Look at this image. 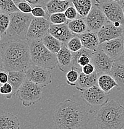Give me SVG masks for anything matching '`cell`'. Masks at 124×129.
<instances>
[{
	"label": "cell",
	"mask_w": 124,
	"mask_h": 129,
	"mask_svg": "<svg viewBox=\"0 0 124 129\" xmlns=\"http://www.w3.org/2000/svg\"><path fill=\"white\" fill-rule=\"evenodd\" d=\"M13 88L11 84L8 82L2 84L0 87V93L2 96H5L7 99H11L13 97Z\"/></svg>",
	"instance_id": "d6a6232c"
},
{
	"label": "cell",
	"mask_w": 124,
	"mask_h": 129,
	"mask_svg": "<svg viewBox=\"0 0 124 129\" xmlns=\"http://www.w3.org/2000/svg\"><path fill=\"white\" fill-rule=\"evenodd\" d=\"M31 14L35 17H46L48 19V14L46 12V8L43 6H35L33 7Z\"/></svg>",
	"instance_id": "e575fe53"
},
{
	"label": "cell",
	"mask_w": 124,
	"mask_h": 129,
	"mask_svg": "<svg viewBox=\"0 0 124 129\" xmlns=\"http://www.w3.org/2000/svg\"><path fill=\"white\" fill-rule=\"evenodd\" d=\"M94 52V51L83 47L78 52H72L73 59L72 68H74L82 72V67L91 62L92 56Z\"/></svg>",
	"instance_id": "9a60e30c"
},
{
	"label": "cell",
	"mask_w": 124,
	"mask_h": 129,
	"mask_svg": "<svg viewBox=\"0 0 124 129\" xmlns=\"http://www.w3.org/2000/svg\"><path fill=\"white\" fill-rule=\"evenodd\" d=\"M67 47L72 52H77L83 47L79 36L74 35L66 44Z\"/></svg>",
	"instance_id": "f546056e"
},
{
	"label": "cell",
	"mask_w": 124,
	"mask_h": 129,
	"mask_svg": "<svg viewBox=\"0 0 124 129\" xmlns=\"http://www.w3.org/2000/svg\"><path fill=\"white\" fill-rule=\"evenodd\" d=\"M64 14L69 21H72V20L75 19L79 15L78 11L76 9V8L74 7V6H69L64 11Z\"/></svg>",
	"instance_id": "d590c367"
},
{
	"label": "cell",
	"mask_w": 124,
	"mask_h": 129,
	"mask_svg": "<svg viewBox=\"0 0 124 129\" xmlns=\"http://www.w3.org/2000/svg\"><path fill=\"white\" fill-rule=\"evenodd\" d=\"M70 0H50L46 3V12L48 14L56 13H64L67 8L70 6Z\"/></svg>",
	"instance_id": "7402d4cb"
},
{
	"label": "cell",
	"mask_w": 124,
	"mask_h": 129,
	"mask_svg": "<svg viewBox=\"0 0 124 129\" xmlns=\"http://www.w3.org/2000/svg\"><path fill=\"white\" fill-rule=\"evenodd\" d=\"M123 29L124 28L122 27L116 26L114 23L107 21L104 25L97 32L100 44L121 37Z\"/></svg>",
	"instance_id": "4fadbf2b"
},
{
	"label": "cell",
	"mask_w": 124,
	"mask_h": 129,
	"mask_svg": "<svg viewBox=\"0 0 124 129\" xmlns=\"http://www.w3.org/2000/svg\"><path fill=\"white\" fill-rule=\"evenodd\" d=\"M9 80V75L8 72L1 71L0 73V83L1 84H5L8 83Z\"/></svg>",
	"instance_id": "f35d334b"
},
{
	"label": "cell",
	"mask_w": 124,
	"mask_h": 129,
	"mask_svg": "<svg viewBox=\"0 0 124 129\" xmlns=\"http://www.w3.org/2000/svg\"><path fill=\"white\" fill-rule=\"evenodd\" d=\"M44 1H45V2L46 3H47V2H48V1H50V0H44Z\"/></svg>",
	"instance_id": "bcb514c9"
},
{
	"label": "cell",
	"mask_w": 124,
	"mask_h": 129,
	"mask_svg": "<svg viewBox=\"0 0 124 129\" xmlns=\"http://www.w3.org/2000/svg\"><path fill=\"white\" fill-rule=\"evenodd\" d=\"M1 70L26 71L33 64L29 40H7L1 45Z\"/></svg>",
	"instance_id": "6da1fadb"
},
{
	"label": "cell",
	"mask_w": 124,
	"mask_h": 129,
	"mask_svg": "<svg viewBox=\"0 0 124 129\" xmlns=\"http://www.w3.org/2000/svg\"><path fill=\"white\" fill-rule=\"evenodd\" d=\"M0 10L1 13L8 14L20 11L14 0H0Z\"/></svg>",
	"instance_id": "83f0119b"
},
{
	"label": "cell",
	"mask_w": 124,
	"mask_h": 129,
	"mask_svg": "<svg viewBox=\"0 0 124 129\" xmlns=\"http://www.w3.org/2000/svg\"><path fill=\"white\" fill-rule=\"evenodd\" d=\"M115 60L110 57L101 47L94 51L92 56L91 62L98 75L109 73L111 70Z\"/></svg>",
	"instance_id": "8fae6325"
},
{
	"label": "cell",
	"mask_w": 124,
	"mask_h": 129,
	"mask_svg": "<svg viewBox=\"0 0 124 129\" xmlns=\"http://www.w3.org/2000/svg\"><path fill=\"white\" fill-rule=\"evenodd\" d=\"M80 72L77 70L74 69V68H71L69 70L66 74V79L67 83L69 86H75L76 83L78 81V78H79L80 73Z\"/></svg>",
	"instance_id": "1f68e13d"
},
{
	"label": "cell",
	"mask_w": 124,
	"mask_h": 129,
	"mask_svg": "<svg viewBox=\"0 0 124 129\" xmlns=\"http://www.w3.org/2000/svg\"><path fill=\"white\" fill-rule=\"evenodd\" d=\"M11 21L10 14L1 13L0 14V31H1V37H5Z\"/></svg>",
	"instance_id": "f1b7e54d"
},
{
	"label": "cell",
	"mask_w": 124,
	"mask_h": 129,
	"mask_svg": "<svg viewBox=\"0 0 124 129\" xmlns=\"http://www.w3.org/2000/svg\"><path fill=\"white\" fill-rule=\"evenodd\" d=\"M120 5H122H122H124V0H122V1H121L120 3Z\"/></svg>",
	"instance_id": "ee69618b"
},
{
	"label": "cell",
	"mask_w": 124,
	"mask_h": 129,
	"mask_svg": "<svg viewBox=\"0 0 124 129\" xmlns=\"http://www.w3.org/2000/svg\"><path fill=\"white\" fill-rule=\"evenodd\" d=\"M69 29L74 35L82 34L88 30V26L85 18L77 17L75 19L70 21L67 24Z\"/></svg>",
	"instance_id": "4316f807"
},
{
	"label": "cell",
	"mask_w": 124,
	"mask_h": 129,
	"mask_svg": "<svg viewBox=\"0 0 124 129\" xmlns=\"http://www.w3.org/2000/svg\"><path fill=\"white\" fill-rule=\"evenodd\" d=\"M122 8H123V14H124V5H122Z\"/></svg>",
	"instance_id": "7dc6e473"
},
{
	"label": "cell",
	"mask_w": 124,
	"mask_h": 129,
	"mask_svg": "<svg viewBox=\"0 0 124 129\" xmlns=\"http://www.w3.org/2000/svg\"><path fill=\"white\" fill-rule=\"evenodd\" d=\"M51 24L46 17H33L27 34V40L41 39L48 32Z\"/></svg>",
	"instance_id": "9c48e42d"
},
{
	"label": "cell",
	"mask_w": 124,
	"mask_h": 129,
	"mask_svg": "<svg viewBox=\"0 0 124 129\" xmlns=\"http://www.w3.org/2000/svg\"><path fill=\"white\" fill-rule=\"evenodd\" d=\"M10 24L5 37L8 40H27V34L33 16L32 14L17 11L10 14Z\"/></svg>",
	"instance_id": "5b68a950"
},
{
	"label": "cell",
	"mask_w": 124,
	"mask_h": 129,
	"mask_svg": "<svg viewBox=\"0 0 124 129\" xmlns=\"http://www.w3.org/2000/svg\"><path fill=\"white\" fill-rule=\"evenodd\" d=\"M81 97L91 106L101 107L109 101L108 93L104 91L98 84L82 91Z\"/></svg>",
	"instance_id": "ba28073f"
},
{
	"label": "cell",
	"mask_w": 124,
	"mask_h": 129,
	"mask_svg": "<svg viewBox=\"0 0 124 129\" xmlns=\"http://www.w3.org/2000/svg\"><path fill=\"white\" fill-rule=\"evenodd\" d=\"M98 85L106 92L109 94L110 91L114 88H117L118 86L114 78L109 73L100 75L98 77Z\"/></svg>",
	"instance_id": "603a6c76"
},
{
	"label": "cell",
	"mask_w": 124,
	"mask_h": 129,
	"mask_svg": "<svg viewBox=\"0 0 124 129\" xmlns=\"http://www.w3.org/2000/svg\"><path fill=\"white\" fill-rule=\"evenodd\" d=\"M16 4L20 11L24 13H27V14H30L32 13L33 9L32 6L25 0L17 1L16 3Z\"/></svg>",
	"instance_id": "836d02e7"
},
{
	"label": "cell",
	"mask_w": 124,
	"mask_h": 129,
	"mask_svg": "<svg viewBox=\"0 0 124 129\" xmlns=\"http://www.w3.org/2000/svg\"><path fill=\"white\" fill-rule=\"evenodd\" d=\"M101 8L107 20L117 27L124 28V14L122 5L112 0H104L96 3Z\"/></svg>",
	"instance_id": "52a82bcc"
},
{
	"label": "cell",
	"mask_w": 124,
	"mask_h": 129,
	"mask_svg": "<svg viewBox=\"0 0 124 129\" xmlns=\"http://www.w3.org/2000/svg\"><path fill=\"white\" fill-rule=\"evenodd\" d=\"M33 64L50 70H54L58 64L56 53L46 47L41 39L29 40Z\"/></svg>",
	"instance_id": "277c9868"
},
{
	"label": "cell",
	"mask_w": 124,
	"mask_h": 129,
	"mask_svg": "<svg viewBox=\"0 0 124 129\" xmlns=\"http://www.w3.org/2000/svg\"><path fill=\"white\" fill-rule=\"evenodd\" d=\"M78 36L82 41L83 47L90 50L96 51L101 45L97 32L88 30Z\"/></svg>",
	"instance_id": "ac0fdd59"
},
{
	"label": "cell",
	"mask_w": 124,
	"mask_h": 129,
	"mask_svg": "<svg viewBox=\"0 0 124 129\" xmlns=\"http://www.w3.org/2000/svg\"><path fill=\"white\" fill-rule=\"evenodd\" d=\"M8 82L13 88V96H14L26 80V73L25 71H10L8 72Z\"/></svg>",
	"instance_id": "44dd1931"
},
{
	"label": "cell",
	"mask_w": 124,
	"mask_h": 129,
	"mask_svg": "<svg viewBox=\"0 0 124 129\" xmlns=\"http://www.w3.org/2000/svg\"><path fill=\"white\" fill-rule=\"evenodd\" d=\"M122 39H123V44H124V29H123V34H122Z\"/></svg>",
	"instance_id": "7bdbcfd3"
},
{
	"label": "cell",
	"mask_w": 124,
	"mask_h": 129,
	"mask_svg": "<svg viewBox=\"0 0 124 129\" xmlns=\"http://www.w3.org/2000/svg\"><path fill=\"white\" fill-rule=\"evenodd\" d=\"M58 67L62 72H67L72 68L73 53L69 49L66 44H64L56 54Z\"/></svg>",
	"instance_id": "e0dca14e"
},
{
	"label": "cell",
	"mask_w": 124,
	"mask_h": 129,
	"mask_svg": "<svg viewBox=\"0 0 124 129\" xmlns=\"http://www.w3.org/2000/svg\"><path fill=\"white\" fill-rule=\"evenodd\" d=\"M88 26V30L98 32L107 22V19L101 8L95 4L85 18Z\"/></svg>",
	"instance_id": "7c38bea8"
},
{
	"label": "cell",
	"mask_w": 124,
	"mask_h": 129,
	"mask_svg": "<svg viewBox=\"0 0 124 129\" xmlns=\"http://www.w3.org/2000/svg\"><path fill=\"white\" fill-rule=\"evenodd\" d=\"M43 88V86L33 83L26 78L17 91L16 96L18 97L23 106L29 107L41 100Z\"/></svg>",
	"instance_id": "8992f818"
},
{
	"label": "cell",
	"mask_w": 124,
	"mask_h": 129,
	"mask_svg": "<svg viewBox=\"0 0 124 129\" xmlns=\"http://www.w3.org/2000/svg\"><path fill=\"white\" fill-rule=\"evenodd\" d=\"M112 1H115V2H118V3H120L121 1H122V0H112Z\"/></svg>",
	"instance_id": "b9f144b4"
},
{
	"label": "cell",
	"mask_w": 124,
	"mask_h": 129,
	"mask_svg": "<svg viewBox=\"0 0 124 129\" xmlns=\"http://www.w3.org/2000/svg\"><path fill=\"white\" fill-rule=\"evenodd\" d=\"M14 1H15V3L17 2V1H22V0H14Z\"/></svg>",
	"instance_id": "f6af8a7d"
},
{
	"label": "cell",
	"mask_w": 124,
	"mask_h": 129,
	"mask_svg": "<svg viewBox=\"0 0 124 129\" xmlns=\"http://www.w3.org/2000/svg\"><path fill=\"white\" fill-rule=\"evenodd\" d=\"M27 2L29 3L32 6L35 7V6H43L45 7L46 6V3L44 0H25Z\"/></svg>",
	"instance_id": "74e56055"
},
{
	"label": "cell",
	"mask_w": 124,
	"mask_h": 129,
	"mask_svg": "<svg viewBox=\"0 0 124 129\" xmlns=\"http://www.w3.org/2000/svg\"><path fill=\"white\" fill-rule=\"evenodd\" d=\"M115 61H118V62L122 63L124 64V51L120 55L118 56L117 59H115Z\"/></svg>",
	"instance_id": "ab89813d"
},
{
	"label": "cell",
	"mask_w": 124,
	"mask_h": 129,
	"mask_svg": "<svg viewBox=\"0 0 124 129\" xmlns=\"http://www.w3.org/2000/svg\"><path fill=\"white\" fill-rule=\"evenodd\" d=\"M95 71V67H94V65L92 62L83 66L82 69V72L86 74V75H90V74L93 73Z\"/></svg>",
	"instance_id": "8d00e7d4"
},
{
	"label": "cell",
	"mask_w": 124,
	"mask_h": 129,
	"mask_svg": "<svg viewBox=\"0 0 124 129\" xmlns=\"http://www.w3.org/2000/svg\"><path fill=\"white\" fill-rule=\"evenodd\" d=\"M48 32L63 44H67L69 40L74 36L70 30L67 24L51 25Z\"/></svg>",
	"instance_id": "2e32d148"
},
{
	"label": "cell",
	"mask_w": 124,
	"mask_h": 129,
	"mask_svg": "<svg viewBox=\"0 0 124 129\" xmlns=\"http://www.w3.org/2000/svg\"><path fill=\"white\" fill-rule=\"evenodd\" d=\"M96 127L102 129L124 128V106L118 101L109 100L95 113Z\"/></svg>",
	"instance_id": "3957f363"
},
{
	"label": "cell",
	"mask_w": 124,
	"mask_h": 129,
	"mask_svg": "<svg viewBox=\"0 0 124 129\" xmlns=\"http://www.w3.org/2000/svg\"><path fill=\"white\" fill-rule=\"evenodd\" d=\"M71 3L78 11L80 17L85 18L93 7L92 0H71Z\"/></svg>",
	"instance_id": "d4e9b609"
},
{
	"label": "cell",
	"mask_w": 124,
	"mask_h": 129,
	"mask_svg": "<svg viewBox=\"0 0 124 129\" xmlns=\"http://www.w3.org/2000/svg\"><path fill=\"white\" fill-rule=\"evenodd\" d=\"M53 119L56 128L75 129L86 128L90 117L83 106L67 99L56 107Z\"/></svg>",
	"instance_id": "7a4b0ae2"
},
{
	"label": "cell",
	"mask_w": 124,
	"mask_h": 129,
	"mask_svg": "<svg viewBox=\"0 0 124 129\" xmlns=\"http://www.w3.org/2000/svg\"><path fill=\"white\" fill-rule=\"evenodd\" d=\"M100 47L110 57L115 60L124 51L123 39L121 36L118 38L104 42L101 44Z\"/></svg>",
	"instance_id": "5bb4252c"
},
{
	"label": "cell",
	"mask_w": 124,
	"mask_h": 129,
	"mask_svg": "<svg viewBox=\"0 0 124 129\" xmlns=\"http://www.w3.org/2000/svg\"><path fill=\"white\" fill-rule=\"evenodd\" d=\"M104 0H95V3H98L101 2V1H103Z\"/></svg>",
	"instance_id": "60d3db41"
},
{
	"label": "cell",
	"mask_w": 124,
	"mask_h": 129,
	"mask_svg": "<svg viewBox=\"0 0 124 129\" xmlns=\"http://www.w3.org/2000/svg\"><path fill=\"white\" fill-rule=\"evenodd\" d=\"M21 123L18 117L11 112L1 114L0 116V129H19Z\"/></svg>",
	"instance_id": "ffe728a7"
},
{
	"label": "cell",
	"mask_w": 124,
	"mask_h": 129,
	"mask_svg": "<svg viewBox=\"0 0 124 129\" xmlns=\"http://www.w3.org/2000/svg\"><path fill=\"white\" fill-rule=\"evenodd\" d=\"M25 73L28 80L44 87L52 82L51 73L48 68L32 64Z\"/></svg>",
	"instance_id": "30bf717a"
},
{
	"label": "cell",
	"mask_w": 124,
	"mask_h": 129,
	"mask_svg": "<svg viewBox=\"0 0 124 129\" xmlns=\"http://www.w3.org/2000/svg\"><path fill=\"white\" fill-rule=\"evenodd\" d=\"M43 43L46 46V47L48 48L51 52L54 53H58L60 50L62 45L64 44L59 40L58 39L52 36L51 34L48 32L42 39H41Z\"/></svg>",
	"instance_id": "484cf974"
},
{
	"label": "cell",
	"mask_w": 124,
	"mask_h": 129,
	"mask_svg": "<svg viewBox=\"0 0 124 129\" xmlns=\"http://www.w3.org/2000/svg\"><path fill=\"white\" fill-rule=\"evenodd\" d=\"M49 21L53 24H68L69 20L67 18L64 13H56L49 15Z\"/></svg>",
	"instance_id": "4dcf8cb0"
},
{
	"label": "cell",
	"mask_w": 124,
	"mask_h": 129,
	"mask_svg": "<svg viewBox=\"0 0 124 129\" xmlns=\"http://www.w3.org/2000/svg\"><path fill=\"white\" fill-rule=\"evenodd\" d=\"M99 75L95 71L93 73L90 75H86L83 72L80 73L79 78L77 82L75 88L77 89L83 91V90L88 89L93 86L98 84V77Z\"/></svg>",
	"instance_id": "d6986e66"
},
{
	"label": "cell",
	"mask_w": 124,
	"mask_h": 129,
	"mask_svg": "<svg viewBox=\"0 0 124 129\" xmlns=\"http://www.w3.org/2000/svg\"><path fill=\"white\" fill-rule=\"evenodd\" d=\"M109 74L118 84V89L124 90V64L115 61Z\"/></svg>",
	"instance_id": "cb8c5ba5"
}]
</instances>
